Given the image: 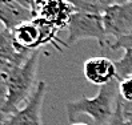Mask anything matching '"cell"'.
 Returning a JSON list of instances; mask_svg holds the SVG:
<instances>
[{"mask_svg":"<svg viewBox=\"0 0 132 125\" xmlns=\"http://www.w3.org/2000/svg\"><path fill=\"white\" fill-rule=\"evenodd\" d=\"M119 96V81L113 80L104 87H100L95 97L83 95L76 100L68 101L65 104L67 119L72 124L77 116L87 114L96 125H108L115 114Z\"/></svg>","mask_w":132,"mask_h":125,"instance_id":"6da1fadb","label":"cell"},{"mask_svg":"<svg viewBox=\"0 0 132 125\" xmlns=\"http://www.w3.org/2000/svg\"><path fill=\"white\" fill-rule=\"evenodd\" d=\"M40 57V49H36L28 56V59L20 67L15 69L7 89V99L0 112L11 114L23 106L32 96L36 88L35 79Z\"/></svg>","mask_w":132,"mask_h":125,"instance_id":"7a4b0ae2","label":"cell"},{"mask_svg":"<svg viewBox=\"0 0 132 125\" xmlns=\"http://www.w3.org/2000/svg\"><path fill=\"white\" fill-rule=\"evenodd\" d=\"M68 39L65 47H71L83 39H95L99 44L104 47L108 43V36L105 33L103 24V15L76 11L68 21Z\"/></svg>","mask_w":132,"mask_h":125,"instance_id":"3957f363","label":"cell"},{"mask_svg":"<svg viewBox=\"0 0 132 125\" xmlns=\"http://www.w3.org/2000/svg\"><path fill=\"white\" fill-rule=\"evenodd\" d=\"M47 85L43 80L36 83V88L29 100L20 109L11 114H5L3 125H43L42 108L45 97Z\"/></svg>","mask_w":132,"mask_h":125,"instance_id":"277c9868","label":"cell"},{"mask_svg":"<svg viewBox=\"0 0 132 125\" xmlns=\"http://www.w3.org/2000/svg\"><path fill=\"white\" fill-rule=\"evenodd\" d=\"M103 24L107 36L121 39L132 32V3H116L103 12Z\"/></svg>","mask_w":132,"mask_h":125,"instance_id":"5b68a950","label":"cell"},{"mask_svg":"<svg viewBox=\"0 0 132 125\" xmlns=\"http://www.w3.org/2000/svg\"><path fill=\"white\" fill-rule=\"evenodd\" d=\"M75 12V7L67 0H35L32 3L34 17H43L59 29L68 25V21Z\"/></svg>","mask_w":132,"mask_h":125,"instance_id":"8992f818","label":"cell"},{"mask_svg":"<svg viewBox=\"0 0 132 125\" xmlns=\"http://www.w3.org/2000/svg\"><path fill=\"white\" fill-rule=\"evenodd\" d=\"M83 73L91 84L97 85V87H104L111 81L116 80L115 61L104 56H94L84 61Z\"/></svg>","mask_w":132,"mask_h":125,"instance_id":"52a82bcc","label":"cell"},{"mask_svg":"<svg viewBox=\"0 0 132 125\" xmlns=\"http://www.w3.org/2000/svg\"><path fill=\"white\" fill-rule=\"evenodd\" d=\"M12 32L13 44L20 53L29 55L36 49H40V31L32 21L23 23Z\"/></svg>","mask_w":132,"mask_h":125,"instance_id":"ba28073f","label":"cell"},{"mask_svg":"<svg viewBox=\"0 0 132 125\" xmlns=\"http://www.w3.org/2000/svg\"><path fill=\"white\" fill-rule=\"evenodd\" d=\"M34 19L35 17H34L32 10L21 5L20 3L16 2L7 3V4L0 3V23L4 25L5 29L13 31L23 23L32 21Z\"/></svg>","mask_w":132,"mask_h":125,"instance_id":"9c48e42d","label":"cell"},{"mask_svg":"<svg viewBox=\"0 0 132 125\" xmlns=\"http://www.w3.org/2000/svg\"><path fill=\"white\" fill-rule=\"evenodd\" d=\"M67 2L71 3L76 11L100 13V15H103V12L110 5L120 3L119 0H67Z\"/></svg>","mask_w":132,"mask_h":125,"instance_id":"30bf717a","label":"cell"},{"mask_svg":"<svg viewBox=\"0 0 132 125\" xmlns=\"http://www.w3.org/2000/svg\"><path fill=\"white\" fill-rule=\"evenodd\" d=\"M34 23L37 25L39 31H40V47H43L45 44H53L55 45V43H61L56 36L59 28L55 24H52L51 21L45 20L43 17H35ZM61 44H64V43H61Z\"/></svg>","mask_w":132,"mask_h":125,"instance_id":"8fae6325","label":"cell"},{"mask_svg":"<svg viewBox=\"0 0 132 125\" xmlns=\"http://www.w3.org/2000/svg\"><path fill=\"white\" fill-rule=\"evenodd\" d=\"M116 67V80L119 83L132 77V49H124L123 56L115 61Z\"/></svg>","mask_w":132,"mask_h":125,"instance_id":"7c38bea8","label":"cell"},{"mask_svg":"<svg viewBox=\"0 0 132 125\" xmlns=\"http://www.w3.org/2000/svg\"><path fill=\"white\" fill-rule=\"evenodd\" d=\"M119 95L124 101L132 103V77L119 83Z\"/></svg>","mask_w":132,"mask_h":125,"instance_id":"4fadbf2b","label":"cell"},{"mask_svg":"<svg viewBox=\"0 0 132 125\" xmlns=\"http://www.w3.org/2000/svg\"><path fill=\"white\" fill-rule=\"evenodd\" d=\"M111 49H132V32L121 39H118L110 45Z\"/></svg>","mask_w":132,"mask_h":125,"instance_id":"5bb4252c","label":"cell"},{"mask_svg":"<svg viewBox=\"0 0 132 125\" xmlns=\"http://www.w3.org/2000/svg\"><path fill=\"white\" fill-rule=\"evenodd\" d=\"M108 125H124V119H123V99L119 96L118 104H116V111L115 114L112 116V119Z\"/></svg>","mask_w":132,"mask_h":125,"instance_id":"9a60e30c","label":"cell"},{"mask_svg":"<svg viewBox=\"0 0 132 125\" xmlns=\"http://www.w3.org/2000/svg\"><path fill=\"white\" fill-rule=\"evenodd\" d=\"M123 119L124 124L132 125V103H127L123 100Z\"/></svg>","mask_w":132,"mask_h":125,"instance_id":"2e32d148","label":"cell"},{"mask_svg":"<svg viewBox=\"0 0 132 125\" xmlns=\"http://www.w3.org/2000/svg\"><path fill=\"white\" fill-rule=\"evenodd\" d=\"M12 2L20 3L21 5L28 7V8H31V10H32V7H31V2H29V0H0V3H3V4H7V3H12Z\"/></svg>","mask_w":132,"mask_h":125,"instance_id":"e0dca14e","label":"cell"},{"mask_svg":"<svg viewBox=\"0 0 132 125\" xmlns=\"http://www.w3.org/2000/svg\"><path fill=\"white\" fill-rule=\"evenodd\" d=\"M4 119H5V114L3 112H0V125L4 124Z\"/></svg>","mask_w":132,"mask_h":125,"instance_id":"ac0fdd59","label":"cell"},{"mask_svg":"<svg viewBox=\"0 0 132 125\" xmlns=\"http://www.w3.org/2000/svg\"><path fill=\"white\" fill-rule=\"evenodd\" d=\"M69 125H88V124H85V122H72Z\"/></svg>","mask_w":132,"mask_h":125,"instance_id":"d6986e66","label":"cell"},{"mask_svg":"<svg viewBox=\"0 0 132 125\" xmlns=\"http://www.w3.org/2000/svg\"><path fill=\"white\" fill-rule=\"evenodd\" d=\"M3 29H4V25L2 24V23H0V33H2V31H3Z\"/></svg>","mask_w":132,"mask_h":125,"instance_id":"ffe728a7","label":"cell"},{"mask_svg":"<svg viewBox=\"0 0 132 125\" xmlns=\"http://www.w3.org/2000/svg\"><path fill=\"white\" fill-rule=\"evenodd\" d=\"M119 2H120V3H124V2H126V0H119Z\"/></svg>","mask_w":132,"mask_h":125,"instance_id":"44dd1931","label":"cell"},{"mask_svg":"<svg viewBox=\"0 0 132 125\" xmlns=\"http://www.w3.org/2000/svg\"><path fill=\"white\" fill-rule=\"evenodd\" d=\"M126 2H129V3H132V0H126Z\"/></svg>","mask_w":132,"mask_h":125,"instance_id":"7402d4cb","label":"cell"},{"mask_svg":"<svg viewBox=\"0 0 132 125\" xmlns=\"http://www.w3.org/2000/svg\"><path fill=\"white\" fill-rule=\"evenodd\" d=\"M124 125H127V124H124Z\"/></svg>","mask_w":132,"mask_h":125,"instance_id":"603a6c76","label":"cell"}]
</instances>
